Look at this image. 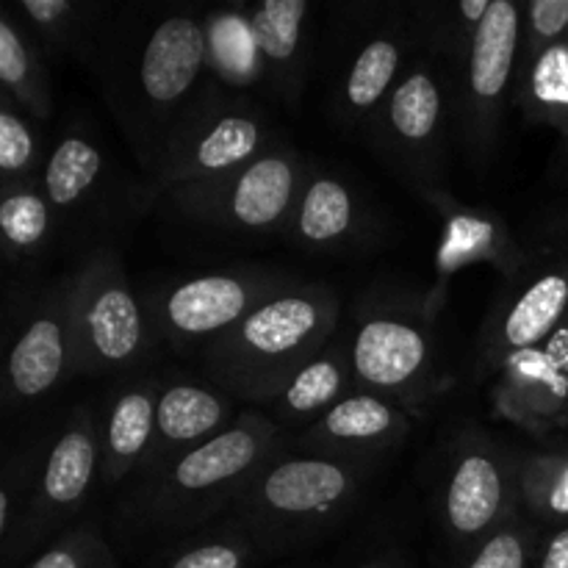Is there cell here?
<instances>
[{
	"instance_id": "15",
	"label": "cell",
	"mask_w": 568,
	"mask_h": 568,
	"mask_svg": "<svg viewBox=\"0 0 568 568\" xmlns=\"http://www.w3.org/2000/svg\"><path fill=\"white\" fill-rule=\"evenodd\" d=\"M75 375L72 277L44 288L17 331L6 358V403L31 405Z\"/></svg>"
},
{
	"instance_id": "24",
	"label": "cell",
	"mask_w": 568,
	"mask_h": 568,
	"mask_svg": "<svg viewBox=\"0 0 568 568\" xmlns=\"http://www.w3.org/2000/svg\"><path fill=\"white\" fill-rule=\"evenodd\" d=\"M353 366H349V349L331 347L327 344L316 358H311L297 375L292 377L286 388L272 399L266 408L270 416L283 430H305L314 425L322 414L333 408L338 399L347 397V383L353 381Z\"/></svg>"
},
{
	"instance_id": "31",
	"label": "cell",
	"mask_w": 568,
	"mask_h": 568,
	"mask_svg": "<svg viewBox=\"0 0 568 568\" xmlns=\"http://www.w3.org/2000/svg\"><path fill=\"white\" fill-rule=\"evenodd\" d=\"M42 458V449H28V453H20L3 466V480H0V538H3V552L9 558L17 549L22 530H26Z\"/></svg>"
},
{
	"instance_id": "20",
	"label": "cell",
	"mask_w": 568,
	"mask_h": 568,
	"mask_svg": "<svg viewBox=\"0 0 568 568\" xmlns=\"http://www.w3.org/2000/svg\"><path fill=\"white\" fill-rule=\"evenodd\" d=\"M159 388L155 381L122 388L100 422V483L105 488L122 486L131 477L136 480L142 471L155 438Z\"/></svg>"
},
{
	"instance_id": "11",
	"label": "cell",
	"mask_w": 568,
	"mask_h": 568,
	"mask_svg": "<svg viewBox=\"0 0 568 568\" xmlns=\"http://www.w3.org/2000/svg\"><path fill=\"white\" fill-rule=\"evenodd\" d=\"M286 277L266 270H222L144 294L155 333L172 347H209L239 325Z\"/></svg>"
},
{
	"instance_id": "1",
	"label": "cell",
	"mask_w": 568,
	"mask_h": 568,
	"mask_svg": "<svg viewBox=\"0 0 568 568\" xmlns=\"http://www.w3.org/2000/svg\"><path fill=\"white\" fill-rule=\"evenodd\" d=\"M209 31L189 9L103 22L98 59L103 94L148 175L172 133L203 103Z\"/></svg>"
},
{
	"instance_id": "25",
	"label": "cell",
	"mask_w": 568,
	"mask_h": 568,
	"mask_svg": "<svg viewBox=\"0 0 568 568\" xmlns=\"http://www.w3.org/2000/svg\"><path fill=\"white\" fill-rule=\"evenodd\" d=\"M0 83L3 98H9L22 114L37 120L53 114V89L42 44L33 42V33L17 26L9 14L0 17Z\"/></svg>"
},
{
	"instance_id": "32",
	"label": "cell",
	"mask_w": 568,
	"mask_h": 568,
	"mask_svg": "<svg viewBox=\"0 0 568 568\" xmlns=\"http://www.w3.org/2000/svg\"><path fill=\"white\" fill-rule=\"evenodd\" d=\"M538 552L541 527L519 508L491 538L466 555L464 568H536Z\"/></svg>"
},
{
	"instance_id": "28",
	"label": "cell",
	"mask_w": 568,
	"mask_h": 568,
	"mask_svg": "<svg viewBox=\"0 0 568 568\" xmlns=\"http://www.w3.org/2000/svg\"><path fill=\"white\" fill-rule=\"evenodd\" d=\"M261 560L253 538L225 516L216 525L155 552L153 568H250Z\"/></svg>"
},
{
	"instance_id": "39",
	"label": "cell",
	"mask_w": 568,
	"mask_h": 568,
	"mask_svg": "<svg viewBox=\"0 0 568 568\" xmlns=\"http://www.w3.org/2000/svg\"><path fill=\"white\" fill-rule=\"evenodd\" d=\"M355 568H405V558L403 552H397V549H381V552L361 560Z\"/></svg>"
},
{
	"instance_id": "35",
	"label": "cell",
	"mask_w": 568,
	"mask_h": 568,
	"mask_svg": "<svg viewBox=\"0 0 568 568\" xmlns=\"http://www.w3.org/2000/svg\"><path fill=\"white\" fill-rule=\"evenodd\" d=\"M26 568H116L114 552L92 521L72 525L61 532L37 560Z\"/></svg>"
},
{
	"instance_id": "12",
	"label": "cell",
	"mask_w": 568,
	"mask_h": 568,
	"mask_svg": "<svg viewBox=\"0 0 568 568\" xmlns=\"http://www.w3.org/2000/svg\"><path fill=\"white\" fill-rule=\"evenodd\" d=\"M453 83L433 61H414L377 114V150L410 181H436L447 153Z\"/></svg>"
},
{
	"instance_id": "41",
	"label": "cell",
	"mask_w": 568,
	"mask_h": 568,
	"mask_svg": "<svg viewBox=\"0 0 568 568\" xmlns=\"http://www.w3.org/2000/svg\"><path fill=\"white\" fill-rule=\"evenodd\" d=\"M566 133H568V131H566Z\"/></svg>"
},
{
	"instance_id": "3",
	"label": "cell",
	"mask_w": 568,
	"mask_h": 568,
	"mask_svg": "<svg viewBox=\"0 0 568 568\" xmlns=\"http://www.w3.org/2000/svg\"><path fill=\"white\" fill-rule=\"evenodd\" d=\"M336 322L333 288L286 281L203 349V366L227 397L270 405L331 344Z\"/></svg>"
},
{
	"instance_id": "36",
	"label": "cell",
	"mask_w": 568,
	"mask_h": 568,
	"mask_svg": "<svg viewBox=\"0 0 568 568\" xmlns=\"http://www.w3.org/2000/svg\"><path fill=\"white\" fill-rule=\"evenodd\" d=\"M447 253H458V258H497V247L494 244V222L486 216L475 214H453L449 216L447 231Z\"/></svg>"
},
{
	"instance_id": "34",
	"label": "cell",
	"mask_w": 568,
	"mask_h": 568,
	"mask_svg": "<svg viewBox=\"0 0 568 568\" xmlns=\"http://www.w3.org/2000/svg\"><path fill=\"white\" fill-rule=\"evenodd\" d=\"M39 144L28 125L26 114H20L9 98L0 100V172H3V189L39 183Z\"/></svg>"
},
{
	"instance_id": "26",
	"label": "cell",
	"mask_w": 568,
	"mask_h": 568,
	"mask_svg": "<svg viewBox=\"0 0 568 568\" xmlns=\"http://www.w3.org/2000/svg\"><path fill=\"white\" fill-rule=\"evenodd\" d=\"M20 11L28 17V26L39 42H44L42 50L94 67L103 33L94 6L75 0H22Z\"/></svg>"
},
{
	"instance_id": "22",
	"label": "cell",
	"mask_w": 568,
	"mask_h": 568,
	"mask_svg": "<svg viewBox=\"0 0 568 568\" xmlns=\"http://www.w3.org/2000/svg\"><path fill=\"white\" fill-rule=\"evenodd\" d=\"M305 0H264L250 11V42L258 53L264 72L286 100H297L308 75V50H305Z\"/></svg>"
},
{
	"instance_id": "16",
	"label": "cell",
	"mask_w": 568,
	"mask_h": 568,
	"mask_svg": "<svg viewBox=\"0 0 568 568\" xmlns=\"http://www.w3.org/2000/svg\"><path fill=\"white\" fill-rule=\"evenodd\" d=\"M410 422L414 414L399 403L355 388L288 444L300 453L377 466L383 455L403 447Z\"/></svg>"
},
{
	"instance_id": "17",
	"label": "cell",
	"mask_w": 568,
	"mask_h": 568,
	"mask_svg": "<svg viewBox=\"0 0 568 568\" xmlns=\"http://www.w3.org/2000/svg\"><path fill=\"white\" fill-rule=\"evenodd\" d=\"M233 397L222 388L175 381L159 388L155 438L136 480L159 475L189 449L211 442L233 425ZM133 480V483H136Z\"/></svg>"
},
{
	"instance_id": "8",
	"label": "cell",
	"mask_w": 568,
	"mask_h": 568,
	"mask_svg": "<svg viewBox=\"0 0 568 568\" xmlns=\"http://www.w3.org/2000/svg\"><path fill=\"white\" fill-rule=\"evenodd\" d=\"M305 164L288 144L275 142L255 161L197 192L175 194L164 205L194 225L227 233L286 231L305 183Z\"/></svg>"
},
{
	"instance_id": "7",
	"label": "cell",
	"mask_w": 568,
	"mask_h": 568,
	"mask_svg": "<svg viewBox=\"0 0 568 568\" xmlns=\"http://www.w3.org/2000/svg\"><path fill=\"white\" fill-rule=\"evenodd\" d=\"M521 6L491 0L471 44L460 55V75L453 83L455 122L464 148L477 164H488L499 142L510 89L521 59Z\"/></svg>"
},
{
	"instance_id": "33",
	"label": "cell",
	"mask_w": 568,
	"mask_h": 568,
	"mask_svg": "<svg viewBox=\"0 0 568 568\" xmlns=\"http://www.w3.org/2000/svg\"><path fill=\"white\" fill-rule=\"evenodd\" d=\"M488 6H491V0H460L453 6H430V9H419V22H410V28H416V39H425L433 48L460 59L471 44V37L486 17Z\"/></svg>"
},
{
	"instance_id": "29",
	"label": "cell",
	"mask_w": 568,
	"mask_h": 568,
	"mask_svg": "<svg viewBox=\"0 0 568 568\" xmlns=\"http://www.w3.org/2000/svg\"><path fill=\"white\" fill-rule=\"evenodd\" d=\"M519 503L538 527L568 519V447L519 455Z\"/></svg>"
},
{
	"instance_id": "40",
	"label": "cell",
	"mask_w": 568,
	"mask_h": 568,
	"mask_svg": "<svg viewBox=\"0 0 568 568\" xmlns=\"http://www.w3.org/2000/svg\"><path fill=\"white\" fill-rule=\"evenodd\" d=\"M555 430H566L568 433V408L564 410V416H560V422H558V427H555Z\"/></svg>"
},
{
	"instance_id": "4",
	"label": "cell",
	"mask_w": 568,
	"mask_h": 568,
	"mask_svg": "<svg viewBox=\"0 0 568 568\" xmlns=\"http://www.w3.org/2000/svg\"><path fill=\"white\" fill-rule=\"evenodd\" d=\"M372 469L286 444L255 475L231 519L253 538L261 558L292 555L331 536L358 510Z\"/></svg>"
},
{
	"instance_id": "38",
	"label": "cell",
	"mask_w": 568,
	"mask_h": 568,
	"mask_svg": "<svg viewBox=\"0 0 568 568\" xmlns=\"http://www.w3.org/2000/svg\"><path fill=\"white\" fill-rule=\"evenodd\" d=\"M536 568H568V525L558 527V530L541 544Z\"/></svg>"
},
{
	"instance_id": "9",
	"label": "cell",
	"mask_w": 568,
	"mask_h": 568,
	"mask_svg": "<svg viewBox=\"0 0 568 568\" xmlns=\"http://www.w3.org/2000/svg\"><path fill=\"white\" fill-rule=\"evenodd\" d=\"M519 508V453L480 430L460 436L438 499V521L449 547L471 555Z\"/></svg>"
},
{
	"instance_id": "13",
	"label": "cell",
	"mask_w": 568,
	"mask_h": 568,
	"mask_svg": "<svg viewBox=\"0 0 568 568\" xmlns=\"http://www.w3.org/2000/svg\"><path fill=\"white\" fill-rule=\"evenodd\" d=\"M568 316V253L521 261L488 308L477 344L480 372H503L519 355L541 347Z\"/></svg>"
},
{
	"instance_id": "37",
	"label": "cell",
	"mask_w": 568,
	"mask_h": 568,
	"mask_svg": "<svg viewBox=\"0 0 568 568\" xmlns=\"http://www.w3.org/2000/svg\"><path fill=\"white\" fill-rule=\"evenodd\" d=\"M527 42L521 48H544L568 37V0H532L527 6Z\"/></svg>"
},
{
	"instance_id": "23",
	"label": "cell",
	"mask_w": 568,
	"mask_h": 568,
	"mask_svg": "<svg viewBox=\"0 0 568 568\" xmlns=\"http://www.w3.org/2000/svg\"><path fill=\"white\" fill-rule=\"evenodd\" d=\"M105 183V159L92 133H64L50 150L39 189L53 209L55 222L98 205Z\"/></svg>"
},
{
	"instance_id": "27",
	"label": "cell",
	"mask_w": 568,
	"mask_h": 568,
	"mask_svg": "<svg viewBox=\"0 0 568 568\" xmlns=\"http://www.w3.org/2000/svg\"><path fill=\"white\" fill-rule=\"evenodd\" d=\"M516 89L527 116L568 131V37L544 48H521Z\"/></svg>"
},
{
	"instance_id": "14",
	"label": "cell",
	"mask_w": 568,
	"mask_h": 568,
	"mask_svg": "<svg viewBox=\"0 0 568 568\" xmlns=\"http://www.w3.org/2000/svg\"><path fill=\"white\" fill-rule=\"evenodd\" d=\"M100 475V422L89 408H75L44 449L33 488L31 514L14 552L37 547L44 538L70 530V521L87 505Z\"/></svg>"
},
{
	"instance_id": "2",
	"label": "cell",
	"mask_w": 568,
	"mask_h": 568,
	"mask_svg": "<svg viewBox=\"0 0 568 568\" xmlns=\"http://www.w3.org/2000/svg\"><path fill=\"white\" fill-rule=\"evenodd\" d=\"M286 444V430L272 416L258 410L236 416L225 433L133 483L116 503V532L128 544L164 549L216 525Z\"/></svg>"
},
{
	"instance_id": "30",
	"label": "cell",
	"mask_w": 568,
	"mask_h": 568,
	"mask_svg": "<svg viewBox=\"0 0 568 568\" xmlns=\"http://www.w3.org/2000/svg\"><path fill=\"white\" fill-rule=\"evenodd\" d=\"M55 214L44 200L39 183L3 189V203H0V233L9 255H33L50 242Z\"/></svg>"
},
{
	"instance_id": "5",
	"label": "cell",
	"mask_w": 568,
	"mask_h": 568,
	"mask_svg": "<svg viewBox=\"0 0 568 568\" xmlns=\"http://www.w3.org/2000/svg\"><path fill=\"white\" fill-rule=\"evenodd\" d=\"M272 144L266 116L250 100L211 89L164 144L133 203L153 209L175 194L211 186Z\"/></svg>"
},
{
	"instance_id": "19",
	"label": "cell",
	"mask_w": 568,
	"mask_h": 568,
	"mask_svg": "<svg viewBox=\"0 0 568 568\" xmlns=\"http://www.w3.org/2000/svg\"><path fill=\"white\" fill-rule=\"evenodd\" d=\"M416 42L410 22L383 26L364 39L358 53L349 59L347 72L338 87L336 114L349 125H375L388 94L399 83L405 67V44Z\"/></svg>"
},
{
	"instance_id": "18",
	"label": "cell",
	"mask_w": 568,
	"mask_h": 568,
	"mask_svg": "<svg viewBox=\"0 0 568 568\" xmlns=\"http://www.w3.org/2000/svg\"><path fill=\"white\" fill-rule=\"evenodd\" d=\"M497 403L519 425L538 430L558 427L568 408V316L541 347L499 372Z\"/></svg>"
},
{
	"instance_id": "10",
	"label": "cell",
	"mask_w": 568,
	"mask_h": 568,
	"mask_svg": "<svg viewBox=\"0 0 568 568\" xmlns=\"http://www.w3.org/2000/svg\"><path fill=\"white\" fill-rule=\"evenodd\" d=\"M355 386L414 410L436 381L433 331L425 314L405 305L364 311L349 344Z\"/></svg>"
},
{
	"instance_id": "6",
	"label": "cell",
	"mask_w": 568,
	"mask_h": 568,
	"mask_svg": "<svg viewBox=\"0 0 568 568\" xmlns=\"http://www.w3.org/2000/svg\"><path fill=\"white\" fill-rule=\"evenodd\" d=\"M70 277L75 375H120L144 364L155 327L122 272L120 255L109 247L94 250Z\"/></svg>"
},
{
	"instance_id": "21",
	"label": "cell",
	"mask_w": 568,
	"mask_h": 568,
	"mask_svg": "<svg viewBox=\"0 0 568 568\" xmlns=\"http://www.w3.org/2000/svg\"><path fill=\"white\" fill-rule=\"evenodd\" d=\"M364 227L361 200L344 178L333 172L305 175L297 205L292 211L286 233L305 250L349 247Z\"/></svg>"
}]
</instances>
